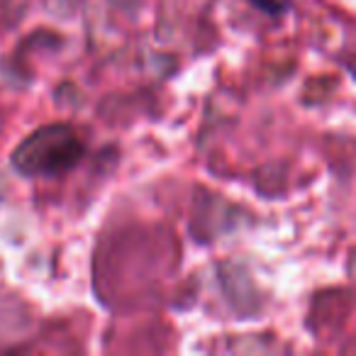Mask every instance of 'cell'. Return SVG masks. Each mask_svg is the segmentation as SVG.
I'll list each match as a JSON object with an SVG mask.
<instances>
[{
	"label": "cell",
	"instance_id": "2",
	"mask_svg": "<svg viewBox=\"0 0 356 356\" xmlns=\"http://www.w3.org/2000/svg\"><path fill=\"white\" fill-rule=\"evenodd\" d=\"M252 3L268 15H281L283 10H288V0H252Z\"/></svg>",
	"mask_w": 356,
	"mask_h": 356
},
{
	"label": "cell",
	"instance_id": "1",
	"mask_svg": "<svg viewBox=\"0 0 356 356\" xmlns=\"http://www.w3.org/2000/svg\"><path fill=\"white\" fill-rule=\"evenodd\" d=\"M83 144L69 124H47L32 132L13 152V166L25 176H56L76 166Z\"/></svg>",
	"mask_w": 356,
	"mask_h": 356
}]
</instances>
